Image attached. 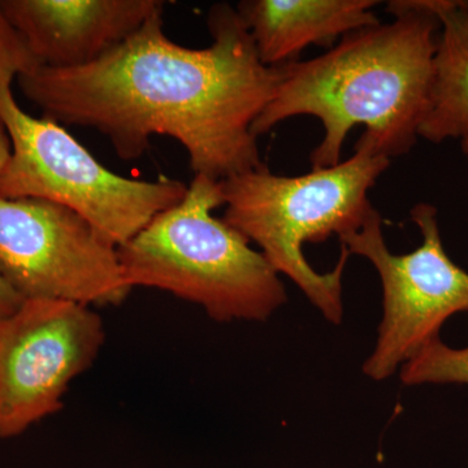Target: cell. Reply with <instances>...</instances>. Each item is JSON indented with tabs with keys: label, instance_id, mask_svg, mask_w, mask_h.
Listing matches in <instances>:
<instances>
[{
	"label": "cell",
	"instance_id": "9",
	"mask_svg": "<svg viewBox=\"0 0 468 468\" xmlns=\"http://www.w3.org/2000/svg\"><path fill=\"white\" fill-rule=\"evenodd\" d=\"M5 17L39 66L85 67L165 11L162 0H3Z\"/></svg>",
	"mask_w": 468,
	"mask_h": 468
},
{
	"label": "cell",
	"instance_id": "5",
	"mask_svg": "<svg viewBox=\"0 0 468 468\" xmlns=\"http://www.w3.org/2000/svg\"><path fill=\"white\" fill-rule=\"evenodd\" d=\"M11 77L0 80V122L11 156L0 172V198L45 199L66 206L119 248L186 196L187 185L138 181L101 165L63 126L18 107Z\"/></svg>",
	"mask_w": 468,
	"mask_h": 468
},
{
	"label": "cell",
	"instance_id": "2",
	"mask_svg": "<svg viewBox=\"0 0 468 468\" xmlns=\"http://www.w3.org/2000/svg\"><path fill=\"white\" fill-rule=\"evenodd\" d=\"M394 20L347 34L325 54L279 67L275 97L255 120L257 137L295 116L320 120L324 135L313 169L341 162L354 126H365L356 150L390 159L417 144L430 109L440 23L432 0L389 2Z\"/></svg>",
	"mask_w": 468,
	"mask_h": 468
},
{
	"label": "cell",
	"instance_id": "10",
	"mask_svg": "<svg viewBox=\"0 0 468 468\" xmlns=\"http://www.w3.org/2000/svg\"><path fill=\"white\" fill-rule=\"evenodd\" d=\"M375 0H243L237 14L267 67L300 60L310 46L332 48L347 34L377 26Z\"/></svg>",
	"mask_w": 468,
	"mask_h": 468
},
{
	"label": "cell",
	"instance_id": "12",
	"mask_svg": "<svg viewBox=\"0 0 468 468\" xmlns=\"http://www.w3.org/2000/svg\"><path fill=\"white\" fill-rule=\"evenodd\" d=\"M401 381L409 387L423 384L468 385V346L462 349L437 338L399 369Z\"/></svg>",
	"mask_w": 468,
	"mask_h": 468
},
{
	"label": "cell",
	"instance_id": "16",
	"mask_svg": "<svg viewBox=\"0 0 468 468\" xmlns=\"http://www.w3.org/2000/svg\"><path fill=\"white\" fill-rule=\"evenodd\" d=\"M462 150H463L464 155L468 158V137L462 140Z\"/></svg>",
	"mask_w": 468,
	"mask_h": 468
},
{
	"label": "cell",
	"instance_id": "14",
	"mask_svg": "<svg viewBox=\"0 0 468 468\" xmlns=\"http://www.w3.org/2000/svg\"><path fill=\"white\" fill-rule=\"evenodd\" d=\"M23 301V298L0 276V320L15 313Z\"/></svg>",
	"mask_w": 468,
	"mask_h": 468
},
{
	"label": "cell",
	"instance_id": "7",
	"mask_svg": "<svg viewBox=\"0 0 468 468\" xmlns=\"http://www.w3.org/2000/svg\"><path fill=\"white\" fill-rule=\"evenodd\" d=\"M0 276L26 300L117 306L132 292L117 248L77 212L0 198Z\"/></svg>",
	"mask_w": 468,
	"mask_h": 468
},
{
	"label": "cell",
	"instance_id": "13",
	"mask_svg": "<svg viewBox=\"0 0 468 468\" xmlns=\"http://www.w3.org/2000/svg\"><path fill=\"white\" fill-rule=\"evenodd\" d=\"M37 67H39L38 61L11 26L0 5V80L5 77L16 79Z\"/></svg>",
	"mask_w": 468,
	"mask_h": 468
},
{
	"label": "cell",
	"instance_id": "15",
	"mask_svg": "<svg viewBox=\"0 0 468 468\" xmlns=\"http://www.w3.org/2000/svg\"><path fill=\"white\" fill-rule=\"evenodd\" d=\"M9 156H11V141L5 125L0 122V172L7 165Z\"/></svg>",
	"mask_w": 468,
	"mask_h": 468
},
{
	"label": "cell",
	"instance_id": "8",
	"mask_svg": "<svg viewBox=\"0 0 468 468\" xmlns=\"http://www.w3.org/2000/svg\"><path fill=\"white\" fill-rule=\"evenodd\" d=\"M104 343L100 314L85 304L26 300L0 320V437L55 414Z\"/></svg>",
	"mask_w": 468,
	"mask_h": 468
},
{
	"label": "cell",
	"instance_id": "11",
	"mask_svg": "<svg viewBox=\"0 0 468 468\" xmlns=\"http://www.w3.org/2000/svg\"><path fill=\"white\" fill-rule=\"evenodd\" d=\"M440 23L430 109L419 137L432 144L468 137V0H432Z\"/></svg>",
	"mask_w": 468,
	"mask_h": 468
},
{
	"label": "cell",
	"instance_id": "1",
	"mask_svg": "<svg viewBox=\"0 0 468 468\" xmlns=\"http://www.w3.org/2000/svg\"><path fill=\"white\" fill-rule=\"evenodd\" d=\"M212 43L177 45L163 32V11L122 45L85 67H37L18 76L46 119L106 135L124 160L168 135L189 154L194 174L227 180L264 165L252 132L280 82L261 63L250 33L229 5L209 9Z\"/></svg>",
	"mask_w": 468,
	"mask_h": 468
},
{
	"label": "cell",
	"instance_id": "6",
	"mask_svg": "<svg viewBox=\"0 0 468 468\" xmlns=\"http://www.w3.org/2000/svg\"><path fill=\"white\" fill-rule=\"evenodd\" d=\"M411 218L423 242L409 254H393L388 249L383 220L375 207L359 230L340 239L350 254L371 261L383 286L378 341L363 365V374L375 381L392 378L440 338L446 320L468 311V272L443 249L436 207L418 203Z\"/></svg>",
	"mask_w": 468,
	"mask_h": 468
},
{
	"label": "cell",
	"instance_id": "4",
	"mask_svg": "<svg viewBox=\"0 0 468 468\" xmlns=\"http://www.w3.org/2000/svg\"><path fill=\"white\" fill-rule=\"evenodd\" d=\"M223 181L194 176L185 198L117 248L126 284L172 292L217 322H264L288 301L279 273L212 212Z\"/></svg>",
	"mask_w": 468,
	"mask_h": 468
},
{
	"label": "cell",
	"instance_id": "3",
	"mask_svg": "<svg viewBox=\"0 0 468 468\" xmlns=\"http://www.w3.org/2000/svg\"><path fill=\"white\" fill-rule=\"evenodd\" d=\"M389 162L371 151L356 150L334 167L292 177L273 175L261 165L223 180V220L257 243L273 270L289 277L329 323L340 324L350 252L341 245L334 271L320 273L307 261L303 246L359 230L374 209L368 192Z\"/></svg>",
	"mask_w": 468,
	"mask_h": 468
}]
</instances>
